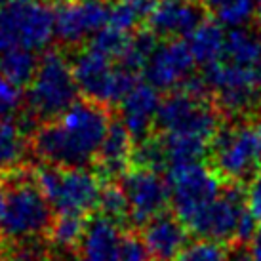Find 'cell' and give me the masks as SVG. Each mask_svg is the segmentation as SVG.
Masks as SVG:
<instances>
[{"mask_svg":"<svg viewBox=\"0 0 261 261\" xmlns=\"http://www.w3.org/2000/svg\"><path fill=\"white\" fill-rule=\"evenodd\" d=\"M111 122L109 107L76 99L59 118L38 124L31 138L33 152L54 166H86L97 156Z\"/></svg>","mask_w":261,"mask_h":261,"instance_id":"cell-1","label":"cell"},{"mask_svg":"<svg viewBox=\"0 0 261 261\" xmlns=\"http://www.w3.org/2000/svg\"><path fill=\"white\" fill-rule=\"evenodd\" d=\"M206 162L223 183H244L261 170V128L254 116L223 120Z\"/></svg>","mask_w":261,"mask_h":261,"instance_id":"cell-2","label":"cell"},{"mask_svg":"<svg viewBox=\"0 0 261 261\" xmlns=\"http://www.w3.org/2000/svg\"><path fill=\"white\" fill-rule=\"evenodd\" d=\"M2 181L6 185L0 234L10 240H29L46 234L54 219V208L35 181L33 168Z\"/></svg>","mask_w":261,"mask_h":261,"instance_id":"cell-3","label":"cell"},{"mask_svg":"<svg viewBox=\"0 0 261 261\" xmlns=\"http://www.w3.org/2000/svg\"><path fill=\"white\" fill-rule=\"evenodd\" d=\"M80 90L73 63L58 50L46 51L38 61L37 73L27 86V111L38 124L56 120L79 97Z\"/></svg>","mask_w":261,"mask_h":261,"instance_id":"cell-4","label":"cell"},{"mask_svg":"<svg viewBox=\"0 0 261 261\" xmlns=\"http://www.w3.org/2000/svg\"><path fill=\"white\" fill-rule=\"evenodd\" d=\"M33 177L58 214L69 212L88 216L99 206L105 181L95 170L92 172L86 166L63 168L44 162L33 168Z\"/></svg>","mask_w":261,"mask_h":261,"instance_id":"cell-5","label":"cell"},{"mask_svg":"<svg viewBox=\"0 0 261 261\" xmlns=\"http://www.w3.org/2000/svg\"><path fill=\"white\" fill-rule=\"evenodd\" d=\"M54 37V8L48 2L4 0L0 4V54L10 50L38 54Z\"/></svg>","mask_w":261,"mask_h":261,"instance_id":"cell-6","label":"cell"},{"mask_svg":"<svg viewBox=\"0 0 261 261\" xmlns=\"http://www.w3.org/2000/svg\"><path fill=\"white\" fill-rule=\"evenodd\" d=\"M73 73L86 99L113 107L138 84V73L86 46L73 58Z\"/></svg>","mask_w":261,"mask_h":261,"instance_id":"cell-7","label":"cell"},{"mask_svg":"<svg viewBox=\"0 0 261 261\" xmlns=\"http://www.w3.org/2000/svg\"><path fill=\"white\" fill-rule=\"evenodd\" d=\"M223 120L214 99L175 88L160 101L154 128L162 134H191L212 141Z\"/></svg>","mask_w":261,"mask_h":261,"instance_id":"cell-8","label":"cell"},{"mask_svg":"<svg viewBox=\"0 0 261 261\" xmlns=\"http://www.w3.org/2000/svg\"><path fill=\"white\" fill-rule=\"evenodd\" d=\"M166 179L172 193V208L185 225L204 206L216 200L225 185L206 160L172 164L166 172Z\"/></svg>","mask_w":261,"mask_h":261,"instance_id":"cell-9","label":"cell"},{"mask_svg":"<svg viewBox=\"0 0 261 261\" xmlns=\"http://www.w3.org/2000/svg\"><path fill=\"white\" fill-rule=\"evenodd\" d=\"M118 181L130 202L132 229L143 227L156 214L168 210V204H172L168 179H164L160 172L141 166H130V170Z\"/></svg>","mask_w":261,"mask_h":261,"instance_id":"cell-10","label":"cell"},{"mask_svg":"<svg viewBox=\"0 0 261 261\" xmlns=\"http://www.w3.org/2000/svg\"><path fill=\"white\" fill-rule=\"evenodd\" d=\"M109 4L101 0H59L54 8L56 38L76 46L109 25Z\"/></svg>","mask_w":261,"mask_h":261,"instance_id":"cell-11","label":"cell"},{"mask_svg":"<svg viewBox=\"0 0 261 261\" xmlns=\"http://www.w3.org/2000/svg\"><path fill=\"white\" fill-rule=\"evenodd\" d=\"M195 65L196 61L189 50L187 40L166 38L164 42L156 44V48L149 56L143 67V74L147 82L156 90L172 92L193 76Z\"/></svg>","mask_w":261,"mask_h":261,"instance_id":"cell-12","label":"cell"},{"mask_svg":"<svg viewBox=\"0 0 261 261\" xmlns=\"http://www.w3.org/2000/svg\"><path fill=\"white\" fill-rule=\"evenodd\" d=\"M206 12L202 0H159L145 23L159 38H181L204 21Z\"/></svg>","mask_w":261,"mask_h":261,"instance_id":"cell-13","label":"cell"},{"mask_svg":"<svg viewBox=\"0 0 261 261\" xmlns=\"http://www.w3.org/2000/svg\"><path fill=\"white\" fill-rule=\"evenodd\" d=\"M38 128V122L23 113L19 118L0 120V177L6 179L25 172L29 166V152L33 151L31 138Z\"/></svg>","mask_w":261,"mask_h":261,"instance_id":"cell-14","label":"cell"},{"mask_svg":"<svg viewBox=\"0 0 261 261\" xmlns=\"http://www.w3.org/2000/svg\"><path fill=\"white\" fill-rule=\"evenodd\" d=\"M189 229L174 210H164L141 227V237L154 261H174L187 244Z\"/></svg>","mask_w":261,"mask_h":261,"instance_id":"cell-15","label":"cell"},{"mask_svg":"<svg viewBox=\"0 0 261 261\" xmlns=\"http://www.w3.org/2000/svg\"><path fill=\"white\" fill-rule=\"evenodd\" d=\"M160 101L162 99L159 95V90L152 84L138 82L124 95L122 101L118 103L120 105V120L128 128L136 143L152 134Z\"/></svg>","mask_w":261,"mask_h":261,"instance_id":"cell-16","label":"cell"},{"mask_svg":"<svg viewBox=\"0 0 261 261\" xmlns=\"http://www.w3.org/2000/svg\"><path fill=\"white\" fill-rule=\"evenodd\" d=\"M136 141L120 118L113 120L103 145L94 160L95 172L103 181H118L132 166Z\"/></svg>","mask_w":261,"mask_h":261,"instance_id":"cell-17","label":"cell"},{"mask_svg":"<svg viewBox=\"0 0 261 261\" xmlns=\"http://www.w3.org/2000/svg\"><path fill=\"white\" fill-rule=\"evenodd\" d=\"M120 244L122 227L99 214L88 221L73 261H120Z\"/></svg>","mask_w":261,"mask_h":261,"instance_id":"cell-18","label":"cell"},{"mask_svg":"<svg viewBox=\"0 0 261 261\" xmlns=\"http://www.w3.org/2000/svg\"><path fill=\"white\" fill-rule=\"evenodd\" d=\"M223 59L242 67L261 69V29L242 25L225 35Z\"/></svg>","mask_w":261,"mask_h":261,"instance_id":"cell-19","label":"cell"},{"mask_svg":"<svg viewBox=\"0 0 261 261\" xmlns=\"http://www.w3.org/2000/svg\"><path fill=\"white\" fill-rule=\"evenodd\" d=\"M88 216L82 214H69V212H59L54 216L50 227L46 231V240L51 248L59 252H71L74 254L76 248L84 239V232L88 229Z\"/></svg>","mask_w":261,"mask_h":261,"instance_id":"cell-20","label":"cell"},{"mask_svg":"<svg viewBox=\"0 0 261 261\" xmlns=\"http://www.w3.org/2000/svg\"><path fill=\"white\" fill-rule=\"evenodd\" d=\"M187 46L196 63L202 67L221 59L225 48V33L219 21L204 19L187 37Z\"/></svg>","mask_w":261,"mask_h":261,"instance_id":"cell-21","label":"cell"},{"mask_svg":"<svg viewBox=\"0 0 261 261\" xmlns=\"http://www.w3.org/2000/svg\"><path fill=\"white\" fill-rule=\"evenodd\" d=\"M159 0H113L109 4V25L122 31H132L147 21Z\"/></svg>","mask_w":261,"mask_h":261,"instance_id":"cell-22","label":"cell"},{"mask_svg":"<svg viewBox=\"0 0 261 261\" xmlns=\"http://www.w3.org/2000/svg\"><path fill=\"white\" fill-rule=\"evenodd\" d=\"M204 8L214 14L216 21L227 27H242L257 12L255 0H202Z\"/></svg>","mask_w":261,"mask_h":261,"instance_id":"cell-23","label":"cell"},{"mask_svg":"<svg viewBox=\"0 0 261 261\" xmlns=\"http://www.w3.org/2000/svg\"><path fill=\"white\" fill-rule=\"evenodd\" d=\"M38 54L29 50H10L0 54V73L17 86H29L38 67Z\"/></svg>","mask_w":261,"mask_h":261,"instance_id":"cell-24","label":"cell"},{"mask_svg":"<svg viewBox=\"0 0 261 261\" xmlns=\"http://www.w3.org/2000/svg\"><path fill=\"white\" fill-rule=\"evenodd\" d=\"M97 210L101 216L107 219L115 221L124 229H132L130 227V202L128 196L124 193L120 181H105L101 189V196H99V206Z\"/></svg>","mask_w":261,"mask_h":261,"instance_id":"cell-25","label":"cell"},{"mask_svg":"<svg viewBox=\"0 0 261 261\" xmlns=\"http://www.w3.org/2000/svg\"><path fill=\"white\" fill-rule=\"evenodd\" d=\"M130 42H132V35L128 31L116 29L113 25H107V27L97 31L94 37L90 38L88 46L120 63L124 59V56H126L128 48H130Z\"/></svg>","mask_w":261,"mask_h":261,"instance_id":"cell-26","label":"cell"},{"mask_svg":"<svg viewBox=\"0 0 261 261\" xmlns=\"http://www.w3.org/2000/svg\"><path fill=\"white\" fill-rule=\"evenodd\" d=\"M234 246L214 239H198L189 242L174 261H229Z\"/></svg>","mask_w":261,"mask_h":261,"instance_id":"cell-27","label":"cell"},{"mask_svg":"<svg viewBox=\"0 0 261 261\" xmlns=\"http://www.w3.org/2000/svg\"><path fill=\"white\" fill-rule=\"evenodd\" d=\"M44 257V248L38 239L12 240L0 246V261H42Z\"/></svg>","mask_w":261,"mask_h":261,"instance_id":"cell-28","label":"cell"},{"mask_svg":"<svg viewBox=\"0 0 261 261\" xmlns=\"http://www.w3.org/2000/svg\"><path fill=\"white\" fill-rule=\"evenodd\" d=\"M120 261H154L141 232H138L136 229H124Z\"/></svg>","mask_w":261,"mask_h":261,"instance_id":"cell-29","label":"cell"},{"mask_svg":"<svg viewBox=\"0 0 261 261\" xmlns=\"http://www.w3.org/2000/svg\"><path fill=\"white\" fill-rule=\"evenodd\" d=\"M21 86H17L15 82H12L0 73V120L14 116L17 109L21 107Z\"/></svg>","mask_w":261,"mask_h":261,"instance_id":"cell-30","label":"cell"},{"mask_svg":"<svg viewBox=\"0 0 261 261\" xmlns=\"http://www.w3.org/2000/svg\"><path fill=\"white\" fill-rule=\"evenodd\" d=\"M246 206L257 225H261V170L246 183Z\"/></svg>","mask_w":261,"mask_h":261,"instance_id":"cell-31","label":"cell"},{"mask_svg":"<svg viewBox=\"0 0 261 261\" xmlns=\"http://www.w3.org/2000/svg\"><path fill=\"white\" fill-rule=\"evenodd\" d=\"M248 255L252 261H261V225L259 229L254 232L252 240L248 242Z\"/></svg>","mask_w":261,"mask_h":261,"instance_id":"cell-32","label":"cell"},{"mask_svg":"<svg viewBox=\"0 0 261 261\" xmlns=\"http://www.w3.org/2000/svg\"><path fill=\"white\" fill-rule=\"evenodd\" d=\"M252 116H254V120L259 124V128H261V97H259V101H257V105H255V111Z\"/></svg>","mask_w":261,"mask_h":261,"instance_id":"cell-33","label":"cell"},{"mask_svg":"<svg viewBox=\"0 0 261 261\" xmlns=\"http://www.w3.org/2000/svg\"><path fill=\"white\" fill-rule=\"evenodd\" d=\"M2 210H4V181L0 179V219H2Z\"/></svg>","mask_w":261,"mask_h":261,"instance_id":"cell-34","label":"cell"},{"mask_svg":"<svg viewBox=\"0 0 261 261\" xmlns=\"http://www.w3.org/2000/svg\"><path fill=\"white\" fill-rule=\"evenodd\" d=\"M255 4H257V15L261 17V0H255Z\"/></svg>","mask_w":261,"mask_h":261,"instance_id":"cell-35","label":"cell"},{"mask_svg":"<svg viewBox=\"0 0 261 261\" xmlns=\"http://www.w3.org/2000/svg\"><path fill=\"white\" fill-rule=\"evenodd\" d=\"M42 261H54V259H48V257H44V259Z\"/></svg>","mask_w":261,"mask_h":261,"instance_id":"cell-36","label":"cell"},{"mask_svg":"<svg viewBox=\"0 0 261 261\" xmlns=\"http://www.w3.org/2000/svg\"><path fill=\"white\" fill-rule=\"evenodd\" d=\"M2 2H4V0H0V4H2Z\"/></svg>","mask_w":261,"mask_h":261,"instance_id":"cell-37","label":"cell"},{"mask_svg":"<svg viewBox=\"0 0 261 261\" xmlns=\"http://www.w3.org/2000/svg\"><path fill=\"white\" fill-rule=\"evenodd\" d=\"M240 261H244V259H240ZM250 261H252V259H250Z\"/></svg>","mask_w":261,"mask_h":261,"instance_id":"cell-38","label":"cell"}]
</instances>
